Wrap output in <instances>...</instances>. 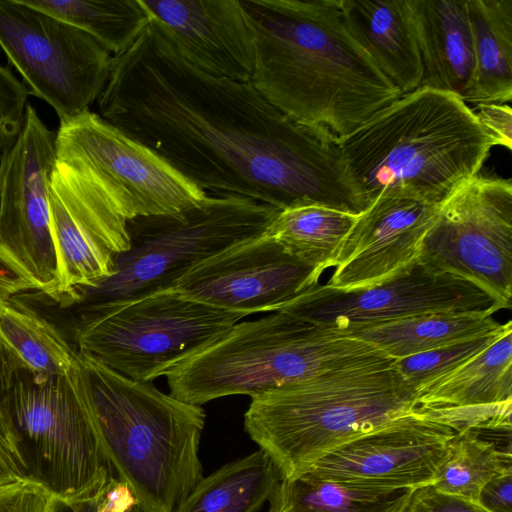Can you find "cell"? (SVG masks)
Segmentation results:
<instances>
[{"label": "cell", "instance_id": "8d00e7d4", "mask_svg": "<svg viewBox=\"0 0 512 512\" xmlns=\"http://www.w3.org/2000/svg\"><path fill=\"white\" fill-rule=\"evenodd\" d=\"M477 503L487 512H512V470L500 473L481 488Z\"/></svg>", "mask_w": 512, "mask_h": 512}, {"label": "cell", "instance_id": "4316f807", "mask_svg": "<svg viewBox=\"0 0 512 512\" xmlns=\"http://www.w3.org/2000/svg\"><path fill=\"white\" fill-rule=\"evenodd\" d=\"M512 427L467 428L456 432L433 487L477 502L494 476L512 470Z\"/></svg>", "mask_w": 512, "mask_h": 512}, {"label": "cell", "instance_id": "8992f818", "mask_svg": "<svg viewBox=\"0 0 512 512\" xmlns=\"http://www.w3.org/2000/svg\"><path fill=\"white\" fill-rule=\"evenodd\" d=\"M417 397L393 364L337 371L252 397L244 428L282 478H291L347 441L415 410Z\"/></svg>", "mask_w": 512, "mask_h": 512}, {"label": "cell", "instance_id": "7a4b0ae2", "mask_svg": "<svg viewBox=\"0 0 512 512\" xmlns=\"http://www.w3.org/2000/svg\"><path fill=\"white\" fill-rule=\"evenodd\" d=\"M254 44L250 84L288 119L336 142L401 91L350 33L339 0H240Z\"/></svg>", "mask_w": 512, "mask_h": 512}, {"label": "cell", "instance_id": "60d3db41", "mask_svg": "<svg viewBox=\"0 0 512 512\" xmlns=\"http://www.w3.org/2000/svg\"><path fill=\"white\" fill-rule=\"evenodd\" d=\"M21 370L20 363L0 334V403L14 384Z\"/></svg>", "mask_w": 512, "mask_h": 512}, {"label": "cell", "instance_id": "2e32d148", "mask_svg": "<svg viewBox=\"0 0 512 512\" xmlns=\"http://www.w3.org/2000/svg\"><path fill=\"white\" fill-rule=\"evenodd\" d=\"M321 274L264 232L197 264L172 289L219 309L251 315L279 310L316 286Z\"/></svg>", "mask_w": 512, "mask_h": 512}, {"label": "cell", "instance_id": "52a82bcc", "mask_svg": "<svg viewBox=\"0 0 512 512\" xmlns=\"http://www.w3.org/2000/svg\"><path fill=\"white\" fill-rule=\"evenodd\" d=\"M278 212L243 196L208 194L179 213L129 219L128 250L115 257L112 276L83 300L112 306L170 290L197 264L263 234Z\"/></svg>", "mask_w": 512, "mask_h": 512}, {"label": "cell", "instance_id": "7402d4cb", "mask_svg": "<svg viewBox=\"0 0 512 512\" xmlns=\"http://www.w3.org/2000/svg\"><path fill=\"white\" fill-rule=\"evenodd\" d=\"M345 23L402 95L421 86L423 67L408 0H339Z\"/></svg>", "mask_w": 512, "mask_h": 512}, {"label": "cell", "instance_id": "e0dca14e", "mask_svg": "<svg viewBox=\"0 0 512 512\" xmlns=\"http://www.w3.org/2000/svg\"><path fill=\"white\" fill-rule=\"evenodd\" d=\"M455 433L416 408L347 441L302 473L364 486L417 490L434 483Z\"/></svg>", "mask_w": 512, "mask_h": 512}, {"label": "cell", "instance_id": "6da1fadb", "mask_svg": "<svg viewBox=\"0 0 512 512\" xmlns=\"http://www.w3.org/2000/svg\"><path fill=\"white\" fill-rule=\"evenodd\" d=\"M100 116L205 192L283 210L366 205L332 138L288 119L250 83L190 65L150 19L113 56Z\"/></svg>", "mask_w": 512, "mask_h": 512}, {"label": "cell", "instance_id": "e575fe53", "mask_svg": "<svg viewBox=\"0 0 512 512\" xmlns=\"http://www.w3.org/2000/svg\"><path fill=\"white\" fill-rule=\"evenodd\" d=\"M493 146L512 148V109L508 104L480 103L472 108Z\"/></svg>", "mask_w": 512, "mask_h": 512}, {"label": "cell", "instance_id": "ffe728a7", "mask_svg": "<svg viewBox=\"0 0 512 512\" xmlns=\"http://www.w3.org/2000/svg\"><path fill=\"white\" fill-rule=\"evenodd\" d=\"M417 407L455 432L512 427V326L475 357L421 389Z\"/></svg>", "mask_w": 512, "mask_h": 512}, {"label": "cell", "instance_id": "d6a6232c", "mask_svg": "<svg viewBox=\"0 0 512 512\" xmlns=\"http://www.w3.org/2000/svg\"><path fill=\"white\" fill-rule=\"evenodd\" d=\"M56 495L26 478L0 483V512H50Z\"/></svg>", "mask_w": 512, "mask_h": 512}, {"label": "cell", "instance_id": "f35d334b", "mask_svg": "<svg viewBox=\"0 0 512 512\" xmlns=\"http://www.w3.org/2000/svg\"><path fill=\"white\" fill-rule=\"evenodd\" d=\"M135 503L127 484L113 478L106 487L98 512H127Z\"/></svg>", "mask_w": 512, "mask_h": 512}, {"label": "cell", "instance_id": "d4e9b609", "mask_svg": "<svg viewBox=\"0 0 512 512\" xmlns=\"http://www.w3.org/2000/svg\"><path fill=\"white\" fill-rule=\"evenodd\" d=\"M415 490L388 489L315 478H282L268 512H406Z\"/></svg>", "mask_w": 512, "mask_h": 512}, {"label": "cell", "instance_id": "9a60e30c", "mask_svg": "<svg viewBox=\"0 0 512 512\" xmlns=\"http://www.w3.org/2000/svg\"><path fill=\"white\" fill-rule=\"evenodd\" d=\"M49 206L59 273L57 302H79L112 276L115 257L128 250L127 219L90 174L59 162Z\"/></svg>", "mask_w": 512, "mask_h": 512}, {"label": "cell", "instance_id": "1f68e13d", "mask_svg": "<svg viewBox=\"0 0 512 512\" xmlns=\"http://www.w3.org/2000/svg\"><path fill=\"white\" fill-rule=\"evenodd\" d=\"M29 93L10 69L0 66V156L18 138L25 119Z\"/></svg>", "mask_w": 512, "mask_h": 512}, {"label": "cell", "instance_id": "30bf717a", "mask_svg": "<svg viewBox=\"0 0 512 512\" xmlns=\"http://www.w3.org/2000/svg\"><path fill=\"white\" fill-rule=\"evenodd\" d=\"M0 46L29 94L60 123L87 111L109 78L113 56L85 31L27 5L0 0Z\"/></svg>", "mask_w": 512, "mask_h": 512}, {"label": "cell", "instance_id": "b9f144b4", "mask_svg": "<svg viewBox=\"0 0 512 512\" xmlns=\"http://www.w3.org/2000/svg\"><path fill=\"white\" fill-rule=\"evenodd\" d=\"M127 512H145L137 503H135Z\"/></svg>", "mask_w": 512, "mask_h": 512}, {"label": "cell", "instance_id": "44dd1931", "mask_svg": "<svg viewBox=\"0 0 512 512\" xmlns=\"http://www.w3.org/2000/svg\"><path fill=\"white\" fill-rule=\"evenodd\" d=\"M421 56V86L468 103L475 58L467 0H408Z\"/></svg>", "mask_w": 512, "mask_h": 512}, {"label": "cell", "instance_id": "4fadbf2b", "mask_svg": "<svg viewBox=\"0 0 512 512\" xmlns=\"http://www.w3.org/2000/svg\"><path fill=\"white\" fill-rule=\"evenodd\" d=\"M57 165L56 133L29 104L22 130L0 156V244L43 293L58 300L49 187Z\"/></svg>", "mask_w": 512, "mask_h": 512}, {"label": "cell", "instance_id": "83f0119b", "mask_svg": "<svg viewBox=\"0 0 512 512\" xmlns=\"http://www.w3.org/2000/svg\"><path fill=\"white\" fill-rule=\"evenodd\" d=\"M0 334L22 369L35 378L66 375L78 363L77 351L58 329L14 298L0 300Z\"/></svg>", "mask_w": 512, "mask_h": 512}, {"label": "cell", "instance_id": "d6986e66", "mask_svg": "<svg viewBox=\"0 0 512 512\" xmlns=\"http://www.w3.org/2000/svg\"><path fill=\"white\" fill-rule=\"evenodd\" d=\"M150 19L196 69L250 83L254 44L240 0H141Z\"/></svg>", "mask_w": 512, "mask_h": 512}, {"label": "cell", "instance_id": "277c9868", "mask_svg": "<svg viewBox=\"0 0 512 512\" xmlns=\"http://www.w3.org/2000/svg\"><path fill=\"white\" fill-rule=\"evenodd\" d=\"M78 353V352H77ZM96 432L116 478L145 512H173L202 480V406L78 353Z\"/></svg>", "mask_w": 512, "mask_h": 512}, {"label": "cell", "instance_id": "d590c367", "mask_svg": "<svg viewBox=\"0 0 512 512\" xmlns=\"http://www.w3.org/2000/svg\"><path fill=\"white\" fill-rule=\"evenodd\" d=\"M39 288L25 269L0 244V300Z\"/></svg>", "mask_w": 512, "mask_h": 512}, {"label": "cell", "instance_id": "74e56055", "mask_svg": "<svg viewBox=\"0 0 512 512\" xmlns=\"http://www.w3.org/2000/svg\"><path fill=\"white\" fill-rule=\"evenodd\" d=\"M108 484L94 485L70 496H56L50 512H98Z\"/></svg>", "mask_w": 512, "mask_h": 512}, {"label": "cell", "instance_id": "603a6c76", "mask_svg": "<svg viewBox=\"0 0 512 512\" xmlns=\"http://www.w3.org/2000/svg\"><path fill=\"white\" fill-rule=\"evenodd\" d=\"M502 325L488 313H430L341 331L399 359L491 333Z\"/></svg>", "mask_w": 512, "mask_h": 512}, {"label": "cell", "instance_id": "cb8c5ba5", "mask_svg": "<svg viewBox=\"0 0 512 512\" xmlns=\"http://www.w3.org/2000/svg\"><path fill=\"white\" fill-rule=\"evenodd\" d=\"M475 78L468 103L512 99V0H467Z\"/></svg>", "mask_w": 512, "mask_h": 512}, {"label": "cell", "instance_id": "3957f363", "mask_svg": "<svg viewBox=\"0 0 512 512\" xmlns=\"http://www.w3.org/2000/svg\"><path fill=\"white\" fill-rule=\"evenodd\" d=\"M337 145L366 207L382 193L442 203L479 174L493 147L467 103L425 86L400 96Z\"/></svg>", "mask_w": 512, "mask_h": 512}, {"label": "cell", "instance_id": "f546056e", "mask_svg": "<svg viewBox=\"0 0 512 512\" xmlns=\"http://www.w3.org/2000/svg\"><path fill=\"white\" fill-rule=\"evenodd\" d=\"M92 36L111 55L126 51L150 22L141 0H23Z\"/></svg>", "mask_w": 512, "mask_h": 512}, {"label": "cell", "instance_id": "5bb4252c", "mask_svg": "<svg viewBox=\"0 0 512 512\" xmlns=\"http://www.w3.org/2000/svg\"><path fill=\"white\" fill-rule=\"evenodd\" d=\"M499 304L471 282L419 261L370 287L341 291L317 284L277 311L339 330L430 313H493Z\"/></svg>", "mask_w": 512, "mask_h": 512}, {"label": "cell", "instance_id": "836d02e7", "mask_svg": "<svg viewBox=\"0 0 512 512\" xmlns=\"http://www.w3.org/2000/svg\"><path fill=\"white\" fill-rule=\"evenodd\" d=\"M406 512H487L477 502L439 491L432 485L415 490Z\"/></svg>", "mask_w": 512, "mask_h": 512}, {"label": "cell", "instance_id": "8fae6325", "mask_svg": "<svg viewBox=\"0 0 512 512\" xmlns=\"http://www.w3.org/2000/svg\"><path fill=\"white\" fill-rule=\"evenodd\" d=\"M418 261L476 285L511 307L512 181L476 175L441 204L423 238Z\"/></svg>", "mask_w": 512, "mask_h": 512}, {"label": "cell", "instance_id": "4dcf8cb0", "mask_svg": "<svg viewBox=\"0 0 512 512\" xmlns=\"http://www.w3.org/2000/svg\"><path fill=\"white\" fill-rule=\"evenodd\" d=\"M509 326L465 341L395 359L393 366L403 380L418 393L434 380L452 372L491 345Z\"/></svg>", "mask_w": 512, "mask_h": 512}, {"label": "cell", "instance_id": "9c48e42d", "mask_svg": "<svg viewBox=\"0 0 512 512\" xmlns=\"http://www.w3.org/2000/svg\"><path fill=\"white\" fill-rule=\"evenodd\" d=\"M248 316L170 289L112 306L84 304L74 323L77 352L135 381L148 382Z\"/></svg>", "mask_w": 512, "mask_h": 512}, {"label": "cell", "instance_id": "f1b7e54d", "mask_svg": "<svg viewBox=\"0 0 512 512\" xmlns=\"http://www.w3.org/2000/svg\"><path fill=\"white\" fill-rule=\"evenodd\" d=\"M358 215L319 204L299 205L280 210L265 233L323 273L334 267Z\"/></svg>", "mask_w": 512, "mask_h": 512}, {"label": "cell", "instance_id": "ba28073f", "mask_svg": "<svg viewBox=\"0 0 512 512\" xmlns=\"http://www.w3.org/2000/svg\"><path fill=\"white\" fill-rule=\"evenodd\" d=\"M0 414L23 478L63 497L116 478L88 406L79 357L66 375L35 378L22 369Z\"/></svg>", "mask_w": 512, "mask_h": 512}, {"label": "cell", "instance_id": "ac0fdd59", "mask_svg": "<svg viewBox=\"0 0 512 512\" xmlns=\"http://www.w3.org/2000/svg\"><path fill=\"white\" fill-rule=\"evenodd\" d=\"M441 204L404 193L378 195L358 215L325 285L341 291L363 289L413 265Z\"/></svg>", "mask_w": 512, "mask_h": 512}, {"label": "cell", "instance_id": "5b68a950", "mask_svg": "<svg viewBox=\"0 0 512 512\" xmlns=\"http://www.w3.org/2000/svg\"><path fill=\"white\" fill-rule=\"evenodd\" d=\"M395 359L363 340L283 311L233 325L165 374L169 394L199 405L251 398L323 374L387 367Z\"/></svg>", "mask_w": 512, "mask_h": 512}, {"label": "cell", "instance_id": "484cf974", "mask_svg": "<svg viewBox=\"0 0 512 512\" xmlns=\"http://www.w3.org/2000/svg\"><path fill=\"white\" fill-rule=\"evenodd\" d=\"M281 479L259 449L203 477L173 512H257Z\"/></svg>", "mask_w": 512, "mask_h": 512}, {"label": "cell", "instance_id": "ab89813d", "mask_svg": "<svg viewBox=\"0 0 512 512\" xmlns=\"http://www.w3.org/2000/svg\"><path fill=\"white\" fill-rule=\"evenodd\" d=\"M23 478L15 458L9 435L0 415V483Z\"/></svg>", "mask_w": 512, "mask_h": 512}, {"label": "cell", "instance_id": "7c38bea8", "mask_svg": "<svg viewBox=\"0 0 512 512\" xmlns=\"http://www.w3.org/2000/svg\"><path fill=\"white\" fill-rule=\"evenodd\" d=\"M56 152L57 162L90 174L127 220L179 213L208 195L152 150L90 111L60 123Z\"/></svg>", "mask_w": 512, "mask_h": 512}]
</instances>
